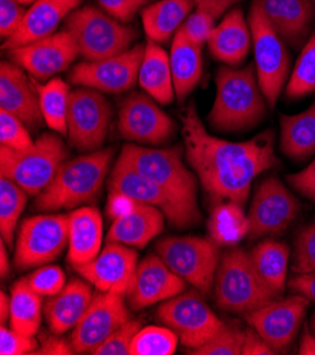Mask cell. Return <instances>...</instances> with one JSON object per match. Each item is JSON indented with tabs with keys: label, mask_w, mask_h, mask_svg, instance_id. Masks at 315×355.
Listing matches in <instances>:
<instances>
[{
	"label": "cell",
	"mask_w": 315,
	"mask_h": 355,
	"mask_svg": "<svg viewBox=\"0 0 315 355\" xmlns=\"http://www.w3.org/2000/svg\"><path fill=\"white\" fill-rule=\"evenodd\" d=\"M157 318L177 334L188 351L206 344L225 324L195 292H183L163 302Z\"/></svg>",
	"instance_id": "8fae6325"
},
{
	"label": "cell",
	"mask_w": 315,
	"mask_h": 355,
	"mask_svg": "<svg viewBox=\"0 0 315 355\" xmlns=\"http://www.w3.org/2000/svg\"><path fill=\"white\" fill-rule=\"evenodd\" d=\"M65 30L73 35L87 61L122 54L132 49L137 37L136 28L93 6L74 10L65 20Z\"/></svg>",
	"instance_id": "52a82bcc"
},
{
	"label": "cell",
	"mask_w": 315,
	"mask_h": 355,
	"mask_svg": "<svg viewBox=\"0 0 315 355\" xmlns=\"http://www.w3.org/2000/svg\"><path fill=\"white\" fill-rule=\"evenodd\" d=\"M214 295L221 309L243 315L280 299L259 273L252 255L242 248H231L221 257Z\"/></svg>",
	"instance_id": "5b68a950"
},
{
	"label": "cell",
	"mask_w": 315,
	"mask_h": 355,
	"mask_svg": "<svg viewBox=\"0 0 315 355\" xmlns=\"http://www.w3.org/2000/svg\"><path fill=\"white\" fill-rule=\"evenodd\" d=\"M28 196L30 194L15 182L6 177L0 179V234L9 250L15 246L17 224Z\"/></svg>",
	"instance_id": "8d00e7d4"
},
{
	"label": "cell",
	"mask_w": 315,
	"mask_h": 355,
	"mask_svg": "<svg viewBox=\"0 0 315 355\" xmlns=\"http://www.w3.org/2000/svg\"><path fill=\"white\" fill-rule=\"evenodd\" d=\"M164 212L149 204L138 202L130 214L116 218L108 232V242L132 248H145L164 230Z\"/></svg>",
	"instance_id": "83f0119b"
},
{
	"label": "cell",
	"mask_w": 315,
	"mask_h": 355,
	"mask_svg": "<svg viewBox=\"0 0 315 355\" xmlns=\"http://www.w3.org/2000/svg\"><path fill=\"white\" fill-rule=\"evenodd\" d=\"M109 193H123L138 202L160 208L167 220L176 227H192L198 223L174 201L160 186L140 174L123 159H118L108 180Z\"/></svg>",
	"instance_id": "ffe728a7"
},
{
	"label": "cell",
	"mask_w": 315,
	"mask_h": 355,
	"mask_svg": "<svg viewBox=\"0 0 315 355\" xmlns=\"http://www.w3.org/2000/svg\"><path fill=\"white\" fill-rule=\"evenodd\" d=\"M0 144L12 150H24L34 140L24 122L6 111H0Z\"/></svg>",
	"instance_id": "60d3db41"
},
{
	"label": "cell",
	"mask_w": 315,
	"mask_h": 355,
	"mask_svg": "<svg viewBox=\"0 0 315 355\" xmlns=\"http://www.w3.org/2000/svg\"><path fill=\"white\" fill-rule=\"evenodd\" d=\"M119 157L160 186L197 223L201 221L197 201V179L186 167L180 146L153 149L132 144L122 148Z\"/></svg>",
	"instance_id": "277c9868"
},
{
	"label": "cell",
	"mask_w": 315,
	"mask_h": 355,
	"mask_svg": "<svg viewBox=\"0 0 315 355\" xmlns=\"http://www.w3.org/2000/svg\"><path fill=\"white\" fill-rule=\"evenodd\" d=\"M181 125L187 162L204 190L218 202L246 204L256 177L277 163L271 130L240 144L214 137L192 103L181 112Z\"/></svg>",
	"instance_id": "6da1fadb"
},
{
	"label": "cell",
	"mask_w": 315,
	"mask_h": 355,
	"mask_svg": "<svg viewBox=\"0 0 315 355\" xmlns=\"http://www.w3.org/2000/svg\"><path fill=\"white\" fill-rule=\"evenodd\" d=\"M39 345L40 341L34 336H24L5 326L0 327V354L2 355L34 354Z\"/></svg>",
	"instance_id": "bcb514c9"
},
{
	"label": "cell",
	"mask_w": 315,
	"mask_h": 355,
	"mask_svg": "<svg viewBox=\"0 0 315 355\" xmlns=\"http://www.w3.org/2000/svg\"><path fill=\"white\" fill-rule=\"evenodd\" d=\"M263 15L293 49H298L309 35L315 9L311 0H258Z\"/></svg>",
	"instance_id": "cb8c5ba5"
},
{
	"label": "cell",
	"mask_w": 315,
	"mask_h": 355,
	"mask_svg": "<svg viewBox=\"0 0 315 355\" xmlns=\"http://www.w3.org/2000/svg\"><path fill=\"white\" fill-rule=\"evenodd\" d=\"M249 231V217L244 214L243 205L233 201H221L213 208L208 220V232L209 238L218 245L235 246Z\"/></svg>",
	"instance_id": "836d02e7"
},
{
	"label": "cell",
	"mask_w": 315,
	"mask_h": 355,
	"mask_svg": "<svg viewBox=\"0 0 315 355\" xmlns=\"http://www.w3.org/2000/svg\"><path fill=\"white\" fill-rule=\"evenodd\" d=\"M33 83L39 95L40 110L46 125L53 132L65 136L68 133L66 116L71 88L61 78H51L46 84H40L36 78H33Z\"/></svg>",
	"instance_id": "d590c367"
},
{
	"label": "cell",
	"mask_w": 315,
	"mask_h": 355,
	"mask_svg": "<svg viewBox=\"0 0 315 355\" xmlns=\"http://www.w3.org/2000/svg\"><path fill=\"white\" fill-rule=\"evenodd\" d=\"M249 26L259 84L269 106L274 108L290 74V53L285 40L263 15L258 0H253L249 10Z\"/></svg>",
	"instance_id": "9c48e42d"
},
{
	"label": "cell",
	"mask_w": 315,
	"mask_h": 355,
	"mask_svg": "<svg viewBox=\"0 0 315 355\" xmlns=\"http://www.w3.org/2000/svg\"><path fill=\"white\" fill-rule=\"evenodd\" d=\"M103 235L100 212L95 207H80L68 216V254L73 266L93 261L99 252Z\"/></svg>",
	"instance_id": "4316f807"
},
{
	"label": "cell",
	"mask_w": 315,
	"mask_h": 355,
	"mask_svg": "<svg viewBox=\"0 0 315 355\" xmlns=\"http://www.w3.org/2000/svg\"><path fill=\"white\" fill-rule=\"evenodd\" d=\"M149 2L150 0H98L105 12L122 23H130Z\"/></svg>",
	"instance_id": "c3c4849f"
},
{
	"label": "cell",
	"mask_w": 315,
	"mask_h": 355,
	"mask_svg": "<svg viewBox=\"0 0 315 355\" xmlns=\"http://www.w3.org/2000/svg\"><path fill=\"white\" fill-rule=\"evenodd\" d=\"M290 288L315 303V273H296L290 280Z\"/></svg>",
	"instance_id": "db71d44e"
},
{
	"label": "cell",
	"mask_w": 315,
	"mask_h": 355,
	"mask_svg": "<svg viewBox=\"0 0 315 355\" xmlns=\"http://www.w3.org/2000/svg\"><path fill=\"white\" fill-rule=\"evenodd\" d=\"M68 245V216L42 214L21 223L15 245V265L20 270L47 265Z\"/></svg>",
	"instance_id": "7c38bea8"
},
{
	"label": "cell",
	"mask_w": 315,
	"mask_h": 355,
	"mask_svg": "<svg viewBox=\"0 0 315 355\" xmlns=\"http://www.w3.org/2000/svg\"><path fill=\"white\" fill-rule=\"evenodd\" d=\"M217 96L208 115L219 132H243L263 121L267 101L260 88L255 64L244 68L221 67L217 73Z\"/></svg>",
	"instance_id": "7a4b0ae2"
},
{
	"label": "cell",
	"mask_w": 315,
	"mask_h": 355,
	"mask_svg": "<svg viewBox=\"0 0 315 355\" xmlns=\"http://www.w3.org/2000/svg\"><path fill=\"white\" fill-rule=\"evenodd\" d=\"M125 297L118 293L98 292L71 334L77 354H92L120 326L129 322Z\"/></svg>",
	"instance_id": "e0dca14e"
},
{
	"label": "cell",
	"mask_w": 315,
	"mask_h": 355,
	"mask_svg": "<svg viewBox=\"0 0 315 355\" xmlns=\"http://www.w3.org/2000/svg\"><path fill=\"white\" fill-rule=\"evenodd\" d=\"M280 149L297 162L315 155V103L304 112L280 118Z\"/></svg>",
	"instance_id": "1f68e13d"
},
{
	"label": "cell",
	"mask_w": 315,
	"mask_h": 355,
	"mask_svg": "<svg viewBox=\"0 0 315 355\" xmlns=\"http://www.w3.org/2000/svg\"><path fill=\"white\" fill-rule=\"evenodd\" d=\"M215 21L217 17L214 15L208 13L202 9H195V12H192L186 19L179 31L194 44L204 47L208 43L209 37H211V34L217 26Z\"/></svg>",
	"instance_id": "7bdbcfd3"
},
{
	"label": "cell",
	"mask_w": 315,
	"mask_h": 355,
	"mask_svg": "<svg viewBox=\"0 0 315 355\" xmlns=\"http://www.w3.org/2000/svg\"><path fill=\"white\" fill-rule=\"evenodd\" d=\"M81 3L82 0H37L27 10L16 34L3 43V49L12 50L48 37Z\"/></svg>",
	"instance_id": "603a6c76"
},
{
	"label": "cell",
	"mask_w": 315,
	"mask_h": 355,
	"mask_svg": "<svg viewBox=\"0 0 315 355\" xmlns=\"http://www.w3.org/2000/svg\"><path fill=\"white\" fill-rule=\"evenodd\" d=\"M112 121V106L100 91L80 87L71 91L66 116L68 140L80 152H95L103 145Z\"/></svg>",
	"instance_id": "30bf717a"
},
{
	"label": "cell",
	"mask_w": 315,
	"mask_h": 355,
	"mask_svg": "<svg viewBox=\"0 0 315 355\" xmlns=\"http://www.w3.org/2000/svg\"><path fill=\"white\" fill-rule=\"evenodd\" d=\"M42 296L34 292L26 277L17 280L10 291V329L24 336H36L43 320Z\"/></svg>",
	"instance_id": "d6a6232c"
},
{
	"label": "cell",
	"mask_w": 315,
	"mask_h": 355,
	"mask_svg": "<svg viewBox=\"0 0 315 355\" xmlns=\"http://www.w3.org/2000/svg\"><path fill=\"white\" fill-rule=\"evenodd\" d=\"M186 283L159 255H150L137 265L126 297L133 310H142L181 295L186 291Z\"/></svg>",
	"instance_id": "44dd1931"
},
{
	"label": "cell",
	"mask_w": 315,
	"mask_h": 355,
	"mask_svg": "<svg viewBox=\"0 0 315 355\" xmlns=\"http://www.w3.org/2000/svg\"><path fill=\"white\" fill-rule=\"evenodd\" d=\"M251 255L262 277L282 296L287 283L290 248L285 242L267 239L258 243Z\"/></svg>",
	"instance_id": "e575fe53"
},
{
	"label": "cell",
	"mask_w": 315,
	"mask_h": 355,
	"mask_svg": "<svg viewBox=\"0 0 315 355\" xmlns=\"http://www.w3.org/2000/svg\"><path fill=\"white\" fill-rule=\"evenodd\" d=\"M194 0H160L142 10V23L149 40L165 43L176 35L192 13Z\"/></svg>",
	"instance_id": "4dcf8cb0"
},
{
	"label": "cell",
	"mask_w": 315,
	"mask_h": 355,
	"mask_svg": "<svg viewBox=\"0 0 315 355\" xmlns=\"http://www.w3.org/2000/svg\"><path fill=\"white\" fill-rule=\"evenodd\" d=\"M157 255L165 265L199 293L213 292L218 265L219 245L213 238L204 236H167L157 242Z\"/></svg>",
	"instance_id": "ba28073f"
},
{
	"label": "cell",
	"mask_w": 315,
	"mask_h": 355,
	"mask_svg": "<svg viewBox=\"0 0 315 355\" xmlns=\"http://www.w3.org/2000/svg\"><path fill=\"white\" fill-rule=\"evenodd\" d=\"M287 182L303 197L315 202V159L304 170L287 175Z\"/></svg>",
	"instance_id": "681fc988"
},
{
	"label": "cell",
	"mask_w": 315,
	"mask_h": 355,
	"mask_svg": "<svg viewBox=\"0 0 315 355\" xmlns=\"http://www.w3.org/2000/svg\"><path fill=\"white\" fill-rule=\"evenodd\" d=\"M145 47L146 44H137L109 58L80 62L71 69L68 80L74 85L100 92H126L138 83V69L143 61Z\"/></svg>",
	"instance_id": "4fadbf2b"
},
{
	"label": "cell",
	"mask_w": 315,
	"mask_h": 355,
	"mask_svg": "<svg viewBox=\"0 0 315 355\" xmlns=\"http://www.w3.org/2000/svg\"><path fill=\"white\" fill-rule=\"evenodd\" d=\"M138 201L123 194V193H109L107 202V214L109 220H116L125 217L136 208Z\"/></svg>",
	"instance_id": "816d5d0a"
},
{
	"label": "cell",
	"mask_w": 315,
	"mask_h": 355,
	"mask_svg": "<svg viewBox=\"0 0 315 355\" xmlns=\"http://www.w3.org/2000/svg\"><path fill=\"white\" fill-rule=\"evenodd\" d=\"M142 329L138 322L129 320L114 331L92 354L93 355H130L134 336Z\"/></svg>",
	"instance_id": "f6af8a7d"
},
{
	"label": "cell",
	"mask_w": 315,
	"mask_h": 355,
	"mask_svg": "<svg viewBox=\"0 0 315 355\" xmlns=\"http://www.w3.org/2000/svg\"><path fill=\"white\" fill-rule=\"evenodd\" d=\"M26 279L34 292L46 297H51L60 293L66 285L65 275L58 266H42L28 275Z\"/></svg>",
	"instance_id": "ee69618b"
},
{
	"label": "cell",
	"mask_w": 315,
	"mask_h": 355,
	"mask_svg": "<svg viewBox=\"0 0 315 355\" xmlns=\"http://www.w3.org/2000/svg\"><path fill=\"white\" fill-rule=\"evenodd\" d=\"M312 92H315V33L305 42L286 87L290 99H300Z\"/></svg>",
	"instance_id": "74e56055"
},
{
	"label": "cell",
	"mask_w": 315,
	"mask_h": 355,
	"mask_svg": "<svg viewBox=\"0 0 315 355\" xmlns=\"http://www.w3.org/2000/svg\"><path fill=\"white\" fill-rule=\"evenodd\" d=\"M294 273H315V223L304 227L296 239Z\"/></svg>",
	"instance_id": "b9f144b4"
},
{
	"label": "cell",
	"mask_w": 315,
	"mask_h": 355,
	"mask_svg": "<svg viewBox=\"0 0 315 355\" xmlns=\"http://www.w3.org/2000/svg\"><path fill=\"white\" fill-rule=\"evenodd\" d=\"M278 354L271 348L255 329H244V341L242 355H276Z\"/></svg>",
	"instance_id": "f5cc1de1"
},
{
	"label": "cell",
	"mask_w": 315,
	"mask_h": 355,
	"mask_svg": "<svg viewBox=\"0 0 315 355\" xmlns=\"http://www.w3.org/2000/svg\"><path fill=\"white\" fill-rule=\"evenodd\" d=\"M179 337L171 329L149 326L140 329L130 347V355H172L177 349Z\"/></svg>",
	"instance_id": "f35d334b"
},
{
	"label": "cell",
	"mask_w": 315,
	"mask_h": 355,
	"mask_svg": "<svg viewBox=\"0 0 315 355\" xmlns=\"http://www.w3.org/2000/svg\"><path fill=\"white\" fill-rule=\"evenodd\" d=\"M309 300L297 293L287 299H276L244 314L248 324L277 352L285 351L296 340L305 317Z\"/></svg>",
	"instance_id": "2e32d148"
},
{
	"label": "cell",
	"mask_w": 315,
	"mask_h": 355,
	"mask_svg": "<svg viewBox=\"0 0 315 355\" xmlns=\"http://www.w3.org/2000/svg\"><path fill=\"white\" fill-rule=\"evenodd\" d=\"M10 315V296H8L5 292L0 293V322L2 326L9 320Z\"/></svg>",
	"instance_id": "680465c9"
},
{
	"label": "cell",
	"mask_w": 315,
	"mask_h": 355,
	"mask_svg": "<svg viewBox=\"0 0 315 355\" xmlns=\"http://www.w3.org/2000/svg\"><path fill=\"white\" fill-rule=\"evenodd\" d=\"M66 157L68 150L61 137L43 133L24 150L0 148V174L30 196H39L53 182Z\"/></svg>",
	"instance_id": "8992f818"
},
{
	"label": "cell",
	"mask_w": 315,
	"mask_h": 355,
	"mask_svg": "<svg viewBox=\"0 0 315 355\" xmlns=\"http://www.w3.org/2000/svg\"><path fill=\"white\" fill-rule=\"evenodd\" d=\"M137 259L138 255L132 246L108 242L93 261L74 269L98 292L127 296L138 265Z\"/></svg>",
	"instance_id": "d6986e66"
},
{
	"label": "cell",
	"mask_w": 315,
	"mask_h": 355,
	"mask_svg": "<svg viewBox=\"0 0 315 355\" xmlns=\"http://www.w3.org/2000/svg\"><path fill=\"white\" fill-rule=\"evenodd\" d=\"M37 355H73L77 354L71 340H65L60 334H44L40 340L39 348L34 351Z\"/></svg>",
	"instance_id": "f907efd6"
},
{
	"label": "cell",
	"mask_w": 315,
	"mask_h": 355,
	"mask_svg": "<svg viewBox=\"0 0 315 355\" xmlns=\"http://www.w3.org/2000/svg\"><path fill=\"white\" fill-rule=\"evenodd\" d=\"M298 354L300 355H315V334L312 333V330L308 326L304 327V333L300 338Z\"/></svg>",
	"instance_id": "9f6ffc18"
},
{
	"label": "cell",
	"mask_w": 315,
	"mask_h": 355,
	"mask_svg": "<svg viewBox=\"0 0 315 355\" xmlns=\"http://www.w3.org/2000/svg\"><path fill=\"white\" fill-rule=\"evenodd\" d=\"M170 64L176 96L179 102H184L202 76V47L177 31L171 43Z\"/></svg>",
	"instance_id": "f546056e"
},
{
	"label": "cell",
	"mask_w": 315,
	"mask_h": 355,
	"mask_svg": "<svg viewBox=\"0 0 315 355\" xmlns=\"http://www.w3.org/2000/svg\"><path fill=\"white\" fill-rule=\"evenodd\" d=\"M27 10L15 0H0V35L9 40L21 26Z\"/></svg>",
	"instance_id": "7dc6e473"
},
{
	"label": "cell",
	"mask_w": 315,
	"mask_h": 355,
	"mask_svg": "<svg viewBox=\"0 0 315 355\" xmlns=\"http://www.w3.org/2000/svg\"><path fill=\"white\" fill-rule=\"evenodd\" d=\"M0 261H2V263H0V273H2V279H6L10 273V261L8 258L5 241H0Z\"/></svg>",
	"instance_id": "6f0895ef"
},
{
	"label": "cell",
	"mask_w": 315,
	"mask_h": 355,
	"mask_svg": "<svg viewBox=\"0 0 315 355\" xmlns=\"http://www.w3.org/2000/svg\"><path fill=\"white\" fill-rule=\"evenodd\" d=\"M244 329L237 324H224V327L206 344L190 349L191 355H242Z\"/></svg>",
	"instance_id": "ab89813d"
},
{
	"label": "cell",
	"mask_w": 315,
	"mask_h": 355,
	"mask_svg": "<svg viewBox=\"0 0 315 355\" xmlns=\"http://www.w3.org/2000/svg\"><path fill=\"white\" fill-rule=\"evenodd\" d=\"M118 130L133 144L161 145L172 136L176 125L150 95L132 92L119 103Z\"/></svg>",
	"instance_id": "5bb4252c"
},
{
	"label": "cell",
	"mask_w": 315,
	"mask_h": 355,
	"mask_svg": "<svg viewBox=\"0 0 315 355\" xmlns=\"http://www.w3.org/2000/svg\"><path fill=\"white\" fill-rule=\"evenodd\" d=\"M88 283L73 279L60 293L48 297L44 303V317L51 333L62 336L80 323L93 299Z\"/></svg>",
	"instance_id": "484cf974"
},
{
	"label": "cell",
	"mask_w": 315,
	"mask_h": 355,
	"mask_svg": "<svg viewBox=\"0 0 315 355\" xmlns=\"http://www.w3.org/2000/svg\"><path fill=\"white\" fill-rule=\"evenodd\" d=\"M138 84L157 103L170 105L176 96L170 55L157 43L149 40L138 69Z\"/></svg>",
	"instance_id": "f1b7e54d"
},
{
	"label": "cell",
	"mask_w": 315,
	"mask_h": 355,
	"mask_svg": "<svg viewBox=\"0 0 315 355\" xmlns=\"http://www.w3.org/2000/svg\"><path fill=\"white\" fill-rule=\"evenodd\" d=\"M237 2H240V0H194L197 9L211 13L217 19L226 13Z\"/></svg>",
	"instance_id": "11a10c76"
},
{
	"label": "cell",
	"mask_w": 315,
	"mask_h": 355,
	"mask_svg": "<svg viewBox=\"0 0 315 355\" xmlns=\"http://www.w3.org/2000/svg\"><path fill=\"white\" fill-rule=\"evenodd\" d=\"M115 150L100 149L66 160L53 182L36 198L34 208L43 212L92 205L107 180Z\"/></svg>",
	"instance_id": "3957f363"
},
{
	"label": "cell",
	"mask_w": 315,
	"mask_h": 355,
	"mask_svg": "<svg viewBox=\"0 0 315 355\" xmlns=\"http://www.w3.org/2000/svg\"><path fill=\"white\" fill-rule=\"evenodd\" d=\"M78 55L80 49L65 28L46 39L9 50L10 61L20 65L36 80H48L62 73Z\"/></svg>",
	"instance_id": "ac0fdd59"
},
{
	"label": "cell",
	"mask_w": 315,
	"mask_h": 355,
	"mask_svg": "<svg viewBox=\"0 0 315 355\" xmlns=\"http://www.w3.org/2000/svg\"><path fill=\"white\" fill-rule=\"evenodd\" d=\"M15 2H17V3H20V5H33V3H36L37 0H15Z\"/></svg>",
	"instance_id": "91938a15"
},
{
	"label": "cell",
	"mask_w": 315,
	"mask_h": 355,
	"mask_svg": "<svg viewBox=\"0 0 315 355\" xmlns=\"http://www.w3.org/2000/svg\"><path fill=\"white\" fill-rule=\"evenodd\" d=\"M0 108L36 130L44 121L33 78L13 61L3 60L0 67Z\"/></svg>",
	"instance_id": "7402d4cb"
},
{
	"label": "cell",
	"mask_w": 315,
	"mask_h": 355,
	"mask_svg": "<svg viewBox=\"0 0 315 355\" xmlns=\"http://www.w3.org/2000/svg\"><path fill=\"white\" fill-rule=\"evenodd\" d=\"M298 211L297 197L276 177H269L253 196L248 214L249 234L255 238L283 234L294 223Z\"/></svg>",
	"instance_id": "9a60e30c"
},
{
	"label": "cell",
	"mask_w": 315,
	"mask_h": 355,
	"mask_svg": "<svg viewBox=\"0 0 315 355\" xmlns=\"http://www.w3.org/2000/svg\"><path fill=\"white\" fill-rule=\"evenodd\" d=\"M311 330H312V333L315 334V314H314L312 318H311Z\"/></svg>",
	"instance_id": "94428289"
},
{
	"label": "cell",
	"mask_w": 315,
	"mask_h": 355,
	"mask_svg": "<svg viewBox=\"0 0 315 355\" xmlns=\"http://www.w3.org/2000/svg\"><path fill=\"white\" fill-rule=\"evenodd\" d=\"M311 3H312V6H314V9H315V0H311Z\"/></svg>",
	"instance_id": "6125c7cd"
},
{
	"label": "cell",
	"mask_w": 315,
	"mask_h": 355,
	"mask_svg": "<svg viewBox=\"0 0 315 355\" xmlns=\"http://www.w3.org/2000/svg\"><path fill=\"white\" fill-rule=\"evenodd\" d=\"M209 53L218 61L235 67L244 61L253 47L252 30L240 9H231L215 26L206 43Z\"/></svg>",
	"instance_id": "d4e9b609"
}]
</instances>
